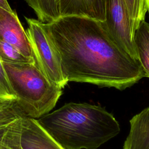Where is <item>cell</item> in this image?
Instances as JSON below:
<instances>
[{"instance_id":"cell-2","label":"cell","mask_w":149,"mask_h":149,"mask_svg":"<svg viewBox=\"0 0 149 149\" xmlns=\"http://www.w3.org/2000/svg\"><path fill=\"white\" fill-rule=\"evenodd\" d=\"M37 121L64 149H97L120 130L112 113L87 103L65 104Z\"/></svg>"},{"instance_id":"cell-17","label":"cell","mask_w":149,"mask_h":149,"mask_svg":"<svg viewBox=\"0 0 149 149\" xmlns=\"http://www.w3.org/2000/svg\"><path fill=\"white\" fill-rule=\"evenodd\" d=\"M147 7H148V10L147 11L149 13V0H147Z\"/></svg>"},{"instance_id":"cell-11","label":"cell","mask_w":149,"mask_h":149,"mask_svg":"<svg viewBox=\"0 0 149 149\" xmlns=\"http://www.w3.org/2000/svg\"><path fill=\"white\" fill-rule=\"evenodd\" d=\"M41 22H52L60 17L59 0H25Z\"/></svg>"},{"instance_id":"cell-3","label":"cell","mask_w":149,"mask_h":149,"mask_svg":"<svg viewBox=\"0 0 149 149\" xmlns=\"http://www.w3.org/2000/svg\"><path fill=\"white\" fill-rule=\"evenodd\" d=\"M2 63L17 104L25 116L38 119L54 108L63 88L51 82L36 62Z\"/></svg>"},{"instance_id":"cell-5","label":"cell","mask_w":149,"mask_h":149,"mask_svg":"<svg viewBox=\"0 0 149 149\" xmlns=\"http://www.w3.org/2000/svg\"><path fill=\"white\" fill-rule=\"evenodd\" d=\"M104 23L117 44L130 56L138 61L134 36L124 0H107Z\"/></svg>"},{"instance_id":"cell-15","label":"cell","mask_w":149,"mask_h":149,"mask_svg":"<svg viewBox=\"0 0 149 149\" xmlns=\"http://www.w3.org/2000/svg\"><path fill=\"white\" fill-rule=\"evenodd\" d=\"M0 98L15 99L16 97L13 92L8 81L3 65L0 60Z\"/></svg>"},{"instance_id":"cell-4","label":"cell","mask_w":149,"mask_h":149,"mask_svg":"<svg viewBox=\"0 0 149 149\" xmlns=\"http://www.w3.org/2000/svg\"><path fill=\"white\" fill-rule=\"evenodd\" d=\"M25 19L28 24L25 31L37 66L51 82L63 88L68 82L62 73L60 56L43 23L33 18Z\"/></svg>"},{"instance_id":"cell-8","label":"cell","mask_w":149,"mask_h":149,"mask_svg":"<svg viewBox=\"0 0 149 149\" xmlns=\"http://www.w3.org/2000/svg\"><path fill=\"white\" fill-rule=\"evenodd\" d=\"M107 0H59L61 16H80L101 22L105 19Z\"/></svg>"},{"instance_id":"cell-14","label":"cell","mask_w":149,"mask_h":149,"mask_svg":"<svg viewBox=\"0 0 149 149\" xmlns=\"http://www.w3.org/2000/svg\"><path fill=\"white\" fill-rule=\"evenodd\" d=\"M0 60L3 63L13 64L36 62L34 60L23 55L17 48L11 44L2 41H0Z\"/></svg>"},{"instance_id":"cell-12","label":"cell","mask_w":149,"mask_h":149,"mask_svg":"<svg viewBox=\"0 0 149 149\" xmlns=\"http://www.w3.org/2000/svg\"><path fill=\"white\" fill-rule=\"evenodd\" d=\"M23 117L0 127V149H21L19 136Z\"/></svg>"},{"instance_id":"cell-6","label":"cell","mask_w":149,"mask_h":149,"mask_svg":"<svg viewBox=\"0 0 149 149\" xmlns=\"http://www.w3.org/2000/svg\"><path fill=\"white\" fill-rule=\"evenodd\" d=\"M0 41L9 43L23 55L35 61L24 28L15 11L0 8Z\"/></svg>"},{"instance_id":"cell-10","label":"cell","mask_w":149,"mask_h":149,"mask_svg":"<svg viewBox=\"0 0 149 149\" xmlns=\"http://www.w3.org/2000/svg\"><path fill=\"white\" fill-rule=\"evenodd\" d=\"M134 42L146 77H149V23L145 20L139 25L134 34Z\"/></svg>"},{"instance_id":"cell-7","label":"cell","mask_w":149,"mask_h":149,"mask_svg":"<svg viewBox=\"0 0 149 149\" xmlns=\"http://www.w3.org/2000/svg\"><path fill=\"white\" fill-rule=\"evenodd\" d=\"M21 149H64L37 122L24 116L19 136Z\"/></svg>"},{"instance_id":"cell-1","label":"cell","mask_w":149,"mask_h":149,"mask_svg":"<svg viewBox=\"0 0 149 149\" xmlns=\"http://www.w3.org/2000/svg\"><path fill=\"white\" fill-rule=\"evenodd\" d=\"M42 25L58 51L67 82L123 90L146 77L139 61L117 44L104 22L70 16Z\"/></svg>"},{"instance_id":"cell-9","label":"cell","mask_w":149,"mask_h":149,"mask_svg":"<svg viewBox=\"0 0 149 149\" xmlns=\"http://www.w3.org/2000/svg\"><path fill=\"white\" fill-rule=\"evenodd\" d=\"M129 133L123 149H149V107L130 120Z\"/></svg>"},{"instance_id":"cell-13","label":"cell","mask_w":149,"mask_h":149,"mask_svg":"<svg viewBox=\"0 0 149 149\" xmlns=\"http://www.w3.org/2000/svg\"><path fill=\"white\" fill-rule=\"evenodd\" d=\"M129 14L133 35L139 24L144 20L148 10L147 0H124Z\"/></svg>"},{"instance_id":"cell-16","label":"cell","mask_w":149,"mask_h":149,"mask_svg":"<svg viewBox=\"0 0 149 149\" xmlns=\"http://www.w3.org/2000/svg\"><path fill=\"white\" fill-rule=\"evenodd\" d=\"M0 8H3L9 12H13V10L10 7L8 1L6 0H0Z\"/></svg>"}]
</instances>
